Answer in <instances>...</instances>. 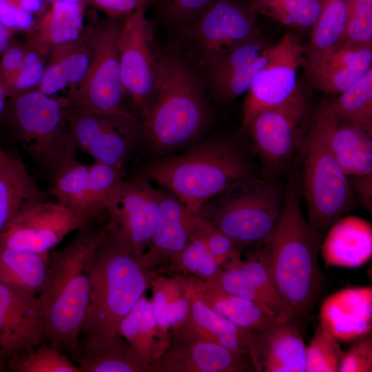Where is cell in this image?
<instances>
[{"mask_svg":"<svg viewBox=\"0 0 372 372\" xmlns=\"http://www.w3.org/2000/svg\"><path fill=\"white\" fill-rule=\"evenodd\" d=\"M194 215L172 192L161 191L156 228L141 257L146 267L158 271L172 264L190 239Z\"/></svg>","mask_w":372,"mask_h":372,"instance_id":"22","label":"cell"},{"mask_svg":"<svg viewBox=\"0 0 372 372\" xmlns=\"http://www.w3.org/2000/svg\"><path fill=\"white\" fill-rule=\"evenodd\" d=\"M50 282V253H34L0 245V282L39 296Z\"/></svg>","mask_w":372,"mask_h":372,"instance_id":"31","label":"cell"},{"mask_svg":"<svg viewBox=\"0 0 372 372\" xmlns=\"http://www.w3.org/2000/svg\"><path fill=\"white\" fill-rule=\"evenodd\" d=\"M118 333L146 364L152 366L161 355L152 302L145 295L121 320Z\"/></svg>","mask_w":372,"mask_h":372,"instance_id":"33","label":"cell"},{"mask_svg":"<svg viewBox=\"0 0 372 372\" xmlns=\"http://www.w3.org/2000/svg\"><path fill=\"white\" fill-rule=\"evenodd\" d=\"M340 372L372 371V337L364 335L343 353Z\"/></svg>","mask_w":372,"mask_h":372,"instance_id":"49","label":"cell"},{"mask_svg":"<svg viewBox=\"0 0 372 372\" xmlns=\"http://www.w3.org/2000/svg\"><path fill=\"white\" fill-rule=\"evenodd\" d=\"M223 269L238 268L242 273L273 304L277 315L285 319H297L280 297L275 284L257 251L246 260L241 258L229 262Z\"/></svg>","mask_w":372,"mask_h":372,"instance_id":"41","label":"cell"},{"mask_svg":"<svg viewBox=\"0 0 372 372\" xmlns=\"http://www.w3.org/2000/svg\"><path fill=\"white\" fill-rule=\"evenodd\" d=\"M62 106L78 150L90 156L94 161L125 169L141 140L136 115L123 108L96 112Z\"/></svg>","mask_w":372,"mask_h":372,"instance_id":"11","label":"cell"},{"mask_svg":"<svg viewBox=\"0 0 372 372\" xmlns=\"http://www.w3.org/2000/svg\"><path fill=\"white\" fill-rule=\"evenodd\" d=\"M206 282L225 293L264 304L277 315L272 302L238 268H221L214 279Z\"/></svg>","mask_w":372,"mask_h":372,"instance_id":"48","label":"cell"},{"mask_svg":"<svg viewBox=\"0 0 372 372\" xmlns=\"http://www.w3.org/2000/svg\"><path fill=\"white\" fill-rule=\"evenodd\" d=\"M257 14L293 28L313 26L321 10V0H249Z\"/></svg>","mask_w":372,"mask_h":372,"instance_id":"38","label":"cell"},{"mask_svg":"<svg viewBox=\"0 0 372 372\" xmlns=\"http://www.w3.org/2000/svg\"><path fill=\"white\" fill-rule=\"evenodd\" d=\"M145 10H138L121 23L118 48L122 82L139 116L145 110L158 80L163 46L155 34V23Z\"/></svg>","mask_w":372,"mask_h":372,"instance_id":"13","label":"cell"},{"mask_svg":"<svg viewBox=\"0 0 372 372\" xmlns=\"http://www.w3.org/2000/svg\"><path fill=\"white\" fill-rule=\"evenodd\" d=\"M270 47L259 34L194 68L209 96L231 104L248 91L265 65Z\"/></svg>","mask_w":372,"mask_h":372,"instance_id":"18","label":"cell"},{"mask_svg":"<svg viewBox=\"0 0 372 372\" xmlns=\"http://www.w3.org/2000/svg\"><path fill=\"white\" fill-rule=\"evenodd\" d=\"M352 0H321L320 14L312 26L304 61L316 59L339 44Z\"/></svg>","mask_w":372,"mask_h":372,"instance_id":"35","label":"cell"},{"mask_svg":"<svg viewBox=\"0 0 372 372\" xmlns=\"http://www.w3.org/2000/svg\"><path fill=\"white\" fill-rule=\"evenodd\" d=\"M71 357L81 372H154L118 333H82Z\"/></svg>","mask_w":372,"mask_h":372,"instance_id":"25","label":"cell"},{"mask_svg":"<svg viewBox=\"0 0 372 372\" xmlns=\"http://www.w3.org/2000/svg\"><path fill=\"white\" fill-rule=\"evenodd\" d=\"M5 2L19 9L32 12L40 10L42 7V0H3Z\"/></svg>","mask_w":372,"mask_h":372,"instance_id":"54","label":"cell"},{"mask_svg":"<svg viewBox=\"0 0 372 372\" xmlns=\"http://www.w3.org/2000/svg\"><path fill=\"white\" fill-rule=\"evenodd\" d=\"M86 267L90 289L81 333L118 334L120 322L151 287L158 271L146 267L127 240L107 223Z\"/></svg>","mask_w":372,"mask_h":372,"instance_id":"3","label":"cell"},{"mask_svg":"<svg viewBox=\"0 0 372 372\" xmlns=\"http://www.w3.org/2000/svg\"><path fill=\"white\" fill-rule=\"evenodd\" d=\"M216 0H152L155 24L169 33L200 15Z\"/></svg>","mask_w":372,"mask_h":372,"instance_id":"42","label":"cell"},{"mask_svg":"<svg viewBox=\"0 0 372 372\" xmlns=\"http://www.w3.org/2000/svg\"><path fill=\"white\" fill-rule=\"evenodd\" d=\"M312 121L348 176L372 172L371 133L337 119L328 103L321 106Z\"/></svg>","mask_w":372,"mask_h":372,"instance_id":"24","label":"cell"},{"mask_svg":"<svg viewBox=\"0 0 372 372\" xmlns=\"http://www.w3.org/2000/svg\"><path fill=\"white\" fill-rule=\"evenodd\" d=\"M349 178L353 194H355L364 208L372 213V172L351 176Z\"/></svg>","mask_w":372,"mask_h":372,"instance_id":"53","label":"cell"},{"mask_svg":"<svg viewBox=\"0 0 372 372\" xmlns=\"http://www.w3.org/2000/svg\"><path fill=\"white\" fill-rule=\"evenodd\" d=\"M213 117L209 94L196 69L169 41L163 46L157 83L140 116L141 140L165 152L194 141Z\"/></svg>","mask_w":372,"mask_h":372,"instance_id":"1","label":"cell"},{"mask_svg":"<svg viewBox=\"0 0 372 372\" xmlns=\"http://www.w3.org/2000/svg\"><path fill=\"white\" fill-rule=\"evenodd\" d=\"M109 18H125L138 10H147L152 0H92Z\"/></svg>","mask_w":372,"mask_h":372,"instance_id":"50","label":"cell"},{"mask_svg":"<svg viewBox=\"0 0 372 372\" xmlns=\"http://www.w3.org/2000/svg\"><path fill=\"white\" fill-rule=\"evenodd\" d=\"M256 14L249 0H216L169 41L196 68L259 35Z\"/></svg>","mask_w":372,"mask_h":372,"instance_id":"8","label":"cell"},{"mask_svg":"<svg viewBox=\"0 0 372 372\" xmlns=\"http://www.w3.org/2000/svg\"><path fill=\"white\" fill-rule=\"evenodd\" d=\"M23 161L15 157L0 172V234L22 211L49 200Z\"/></svg>","mask_w":372,"mask_h":372,"instance_id":"29","label":"cell"},{"mask_svg":"<svg viewBox=\"0 0 372 372\" xmlns=\"http://www.w3.org/2000/svg\"><path fill=\"white\" fill-rule=\"evenodd\" d=\"M309 113L307 97L298 87L285 101L255 114L243 126L268 172L283 170L300 145Z\"/></svg>","mask_w":372,"mask_h":372,"instance_id":"12","label":"cell"},{"mask_svg":"<svg viewBox=\"0 0 372 372\" xmlns=\"http://www.w3.org/2000/svg\"><path fill=\"white\" fill-rule=\"evenodd\" d=\"M8 369L14 372H81L65 353L46 343L9 360Z\"/></svg>","mask_w":372,"mask_h":372,"instance_id":"40","label":"cell"},{"mask_svg":"<svg viewBox=\"0 0 372 372\" xmlns=\"http://www.w3.org/2000/svg\"><path fill=\"white\" fill-rule=\"evenodd\" d=\"M183 281L189 303L185 318L189 325L205 340L218 344L238 355L249 357V331L238 327L211 309L186 285L183 277Z\"/></svg>","mask_w":372,"mask_h":372,"instance_id":"30","label":"cell"},{"mask_svg":"<svg viewBox=\"0 0 372 372\" xmlns=\"http://www.w3.org/2000/svg\"><path fill=\"white\" fill-rule=\"evenodd\" d=\"M192 233L205 242L216 263L220 267L227 262L241 258L242 248L231 238L198 214L194 215Z\"/></svg>","mask_w":372,"mask_h":372,"instance_id":"45","label":"cell"},{"mask_svg":"<svg viewBox=\"0 0 372 372\" xmlns=\"http://www.w3.org/2000/svg\"><path fill=\"white\" fill-rule=\"evenodd\" d=\"M322 237L304 218L297 190L289 187L276 226L257 253L297 319L311 314L320 293Z\"/></svg>","mask_w":372,"mask_h":372,"instance_id":"2","label":"cell"},{"mask_svg":"<svg viewBox=\"0 0 372 372\" xmlns=\"http://www.w3.org/2000/svg\"><path fill=\"white\" fill-rule=\"evenodd\" d=\"M53 48L50 63L37 88L49 96L67 87H74L84 76L91 58L90 27L78 39Z\"/></svg>","mask_w":372,"mask_h":372,"instance_id":"28","label":"cell"},{"mask_svg":"<svg viewBox=\"0 0 372 372\" xmlns=\"http://www.w3.org/2000/svg\"><path fill=\"white\" fill-rule=\"evenodd\" d=\"M295 320L278 318L249 331L248 352L254 371L306 372L307 347Z\"/></svg>","mask_w":372,"mask_h":372,"instance_id":"20","label":"cell"},{"mask_svg":"<svg viewBox=\"0 0 372 372\" xmlns=\"http://www.w3.org/2000/svg\"><path fill=\"white\" fill-rule=\"evenodd\" d=\"M4 113L12 136L50 185L79 162L59 99L32 90L10 98Z\"/></svg>","mask_w":372,"mask_h":372,"instance_id":"6","label":"cell"},{"mask_svg":"<svg viewBox=\"0 0 372 372\" xmlns=\"http://www.w3.org/2000/svg\"><path fill=\"white\" fill-rule=\"evenodd\" d=\"M103 227L91 222L65 247L50 252V282L39 295L43 342L72 355L76 350L88 307L90 283L86 264Z\"/></svg>","mask_w":372,"mask_h":372,"instance_id":"4","label":"cell"},{"mask_svg":"<svg viewBox=\"0 0 372 372\" xmlns=\"http://www.w3.org/2000/svg\"><path fill=\"white\" fill-rule=\"evenodd\" d=\"M8 97L6 87L0 80V117L4 114L6 107V99Z\"/></svg>","mask_w":372,"mask_h":372,"instance_id":"56","label":"cell"},{"mask_svg":"<svg viewBox=\"0 0 372 372\" xmlns=\"http://www.w3.org/2000/svg\"><path fill=\"white\" fill-rule=\"evenodd\" d=\"M339 121L372 132V69L328 103Z\"/></svg>","mask_w":372,"mask_h":372,"instance_id":"36","label":"cell"},{"mask_svg":"<svg viewBox=\"0 0 372 372\" xmlns=\"http://www.w3.org/2000/svg\"><path fill=\"white\" fill-rule=\"evenodd\" d=\"M320 251L326 268L364 265L372 256L371 223L358 216H342L328 230Z\"/></svg>","mask_w":372,"mask_h":372,"instance_id":"26","label":"cell"},{"mask_svg":"<svg viewBox=\"0 0 372 372\" xmlns=\"http://www.w3.org/2000/svg\"><path fill=\"white\" fill-rule=\"evenodd\" d=\"M144 174L175 195L189 213L196 214L209 198L252 176V169L235 142L212 136L183 154L149 162Z\"/></svg>","mask_w":372,"mask_h":372,"instance_id":"5","label":"cell"},{"mask_svg":"<svg viewBox=\"0 0 372 372\" xmlns=\"http://www.w3.org/2000/svg\"><path fill=\"white\" fill-rule=\"evenodd\" d=\"M343 353L338 340L319 327L307 347L306 372H338Z\"/></svg>","mask_w":372,"mask_h":372,"instance_id":"44","label":"cell"},{"mask_svg":"<svg viewBox=\"0 0 372 372\" xmlns=\"http://www.w3.org/2000/svg\"><path fill=\"white\" fill-rule=\"evenodd\" d=\"M169 267L205 282L214 279L221 269L205 242L192 233L186 247Z\"/></svg>","mask_w":372,"mask_h":372,"instance_id":"43","label":"cell"},{"mask_svg":"<svg viewBox=\"0 0 372 372\" xmlns=\"http://www.w3.org/2000/svg\"><path fill=\"white\" fill-rule=\"evenodd\" d=\"M125 175V169L94 161L89 174L84 202L85 218L94 222L105 214L110 200Z\"/></svg>","mask_w":372,"mask_h":372,"instance_id":"37","label":"cell"},{"mask_svg":"<svg viewBox=\"0 0 372 372\" xmlns=\"http://www.w3.org/2000/svg\"><path fill=\"white\" fill-rule=\"evenodd\" d=\"M11 31H10L0 20V56L10 44Z\"/></svg>","mask_w":372,"mask_h":372,"instance_id":"55","label":"cell"},{"mask_svg":"<svg viewBox=\"0 0 372 372\" xmlns=\"http://www.w3.org/2000/svg\"><path fill=\"white\" fill-rule=\"evenodd\" d=\"M306 49L298 36L284 34L271 45L268 59L249 89L242 107V125L258 112L287 100L298 87V71L303 65Z\"/></svg>","mask_w":372,"mask_h":372,"instance_id":"17","label":"cell"},{"mask_svg":"<svg viewBox=\"0 0 372 372\" xmlns=\"http://www.w3.org/2000/svg\"><path fill=\"white\" fill-rule=\"evenodd\" d=\"M320 327L338 341H351L370 334L372 287L342 289L327 297L319 313Z\"/></svg>","mask_w":372,"mask_h":372,"instance_id":"23","label":"cell"},{"mask_svg":"<svg viewBox=\"0 0 372 372\" xmlns=\"http://www.w3.org/2000/svg\"><path fill=\"white\" fill-rule=\"evenodd\" d=\"M284 197L272 180L252 175L209 198L197 214L241 248L261 246L276 226Z\"/></svg>","mask_w":372,"mask_h":372,"instance_id":"7","label":"cell"},{"mask_svg":"<svg viewBox=\"0 0 372 372\" xmlns=\"http://www.w3.org/2000/svg\"><path fill=\"white\" fill-rule=\"evenodd\" d=\"M8 358L0 347V372L8 369Z\"/></svg>","mask_w":372,"mask_h":372,"instance_id":"58","label":"cell"},{"mask_svg":"<svg viewBox=\"0 0 372 372\" xmlns=\"http://www.w3.org/2000/svg\"><path fill=\"white\" fill-rule=\"evenodd\" d=\"M0 20L10 30H29L34 23L31 12L19 9L0 0Z\"/></svg>","mask_w":372,"mask_h":372,"instance_id":"52","label":"cell"},{"mask_svg":"<svg viewBox=\"0 0 372 372\" xmlns=\"http://www.w3.org/2000/svg\"><path fill=\"white\" fill-rule=\"evenodd\" d=\"M25 48L17 44H10L0 56V80L8 88L17 74L25 52Z\"/></svg>","mask_w":372,"mask_h":372,"instance_id":"51","label":"cell"},{"mask_svg":"<svg viewBox=\"0 0 372 372\" xmlns=\"http://www.w3.org/2000/svg\"><path fill=\"white\" fill-rule=\"evenodd\" d=\"M90 223L57 202L48 200L20 212L0 234V245L50 253L66 236Z\"/></svg>","mask_w":372,"mask_h":372,"instance_id":"14","label":"cell"},{"mask_svg":"<svg viewBox=\"0 0 372 372\" xmlns=\"http://www.w3.org/2000/svg\"><path fill=\"white\" fill-rule=\"evenodd\" d=\"M110 18L90 27L91 58L81 81L59 99L63 106L96 111L118 110L125 90L118 41L121 23Z\"/></svg>","mask_w":372,"mask_h":372,"instance_id":"10","label":"cell"},{"mask_svg":"<svg viewBox=\"0 0 372 372\" xmlns=\"http://www.w3.org/2000/svg\"><path fill=\"white\" fill-rule=\"evenodd\" d=\"M88 174L89 165L79 161L64 171L50 185L48 192L59 204L85 219L83 209Z\"/></svg>","mask_w":372,"mask_h":372,"instance_id":"39","label":"cell"},{"mask_svg":"<svg viewBox=\"0 0 372 372\" xmlns=\"http://www.w3.org/2000/svg\"><path fill=\"white\" fill-rule=\"evenodd\" d=\"M339 43L372 46V0H352Z\"/></svg>","mask_w":372,"mask_h":372,"instance_id":"47","label":"cell"},{"mask_svg":"<svg viewBox=\"0 0 372 372\" xmlns=\"http://www.w3.org/2000/svg\"><path fill=\"white\" fill-rule=\"evenodd\" d=\"M152 367L154 372H244L254 369L249 357L205 340L185 320L171 328L167 348Z\"/></svg>","mask_w":372,"mask_h":372,"instance_id":"15","label":"cell"},{"mask_svg":"<svg viewBox=\"0 0 372 372\" xmlns=\"http://www.w3.org/2000/svg\"><path fill=\"white\" fill-rule=\"evenodd\" d=\"M151 287L153 291L151 302L162 355L168 346L169 330L185 320L189 303L181 275L174 277L157 275Z\"/></svg>","mask_w":372,"mask_h":372,"instance_id":"32","label":"cell"},{"mask_svg":"<svg viewBox=\"0 0 372 372\" xmlns=\"http://www.w3.org/2000/svg\"><path fill=\"white\" fill-rule=\"evenodd\" d=\"M84 30V5L81 1H53L42 17L34 42L47 49L54 48L78 39Z\"/></svg>","mask_w":372,"mask_h":372,"instance_id":"34","label":"cell"},{"mask_svg":"<svg viewBox=\"0 0 372 372\" xmlns=\"http://www.w3.org/2000/svg\"><path fill=\"white\" fill-rule=\"evenodd\" d=\"M14 158L0 147V172L6 167Z\"/></svg>","mask_w":372,"mask_h":372,"instance_id":"57","label":"cell"},{"mask_svg":"<svg viewBox=\"0 0 372 372\" xmlns=\"http://www.w3.org/2000/svg\"><path fill=\"white\" fill-rule=\"evenodd\" d=\"M304 138L302 182L308 222L323 235L352 209L354 194L313 121Z\"/></svg>","mask_w":372,"mask_h":372,"instance_id":"9","label":"cell"},{"mask_svg":"<svg viewBox=\"0 0 372 372\" xmlns=\"http://www.w3.org/2000/svg\"><path fill=\"white\" fill-rule=\"evenodd\" d=\"M47 48L33 42L30 48H26L21 65L8 88L9 98L32 90L42 79L45 67L44 54Z\"/></svg>","mask_w":372,"mask_h":372,"instance_id":"46","label":"cell"},{"mask_svg":"<svg viewBox=\"0 0 372 372\" xmlns=\"http://www.w3.org/2000/svg\"><path fill=\"white\" fill-rule=\"evenodd\" d=\"M144 174L123 178L106 209L107 224L116 229L142 257L157 223L161 190Z\"/></svg>","mask_w":372,"mask_h":372,"instance_id":"16","label":"cell"},{"mask_svg":"<svg viewBox=\"0 0 372 372\" xmlns=\"http://www.w3.org/2000/svg\"><path fill=\"white\" fill-rule=\"evenodd\" d=\"M182 276L186 285L202 301L240 328L258 330L280 318L264 304L225 293L194 276Z\"/></svg>","mask_w":372,"mask_h":372,"instance_id":"27","label":"cell"},{"mask_svg":"<svg viewBox=\"0 0 372 372\" xmlns=\"http://www.w3.org/2000/svg\"><path fill=\"white\" fill-rule=\"evenodd\" d=\"M43 342L39 296L0 282V347L11 360Z\"/></svg>","mask_w":372,"mask_h":372,"instance_id":"19","label":"cell"},{"mask_svg":"<svg viewBox=\"0 0 372 372\" xmlns=\"http://www.w3.org/2000/svg\"><path fill=\"white\" fill-rule=\"evenodd\" d=\"M303 65L313 87L339 94L372 69V46L339 43L316 59L304 61Z\"/></svg>","mask_w":372,"mask_h":372,"instance_id":"21","label":"cell"},{"mask_svg":"<svg viewBox=\"0 0 372 372\" xmlns=\"http://www.w3.org/2000/svg\"><path fill=\"white\" fill-rule=\"evenodd\" d=\"M52 1H73V2L81 1V0H52Z\"/></svg>","mask_w":372,"mask_h":372,"instance_id":"59","label":"cell"}]
</instances>
